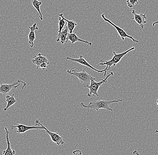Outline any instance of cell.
Wrapping results in <instances>:
<instances>
[{"instance_id": "1", "label": "cell", "mask_w": 158, "mask_h": 155, "mask_svg": "<svg viewBox=\"0 0 158 155\" xmlns=\"http://www.w3.org/2000/svg\"><path fill=\"white\" fill-rule=\"evenodd\" d=\"M123 100L121 99H118V100H98L90 102L88 104H85L84 103L82 102L81 104V107L84 108H86L88 110V113L90 109H95L97 111H98L99 109H104L109 111H113V109L110 107L109 105L113 103H118L120 101H122Z\"/></svg>"}, {"instance_id": "2", "label": "cell", "mask_w": 158, "mask_h": 155, "mask_svg": "<svg viewBox=\"0 0 158 155\" xmlns=\"http://www.w3.org/2000/svg\"><path fill=\"white\" fill-rule=\"evenodd\" d=\"M135 49V47H133L132 48H130V49H128L127 51H125V52H123V53H119V54H117L114 51H113L114 56L112 57V59L107 61H105L103 60H100L101 63H99V65H101V66L106 65V67L105 68V71L104 72V76L105 77V76L106 75V73L111 69L112 66H114V67L116 66V65L118 63H119L122 58L125 55H126L127 53H129L131 51L134 50Z\"/></svg>"}, {"instance_id": "3", "label": "cell", "mask_w": 158, "mask_h": 155, "mask_svg": "<svg viewBox=\"0 0 158 155\" xmlns=\"http://www.w3.org/2000/svg\"><path fill=\"white\" fill-rule=\"evenodd\" d=\"M86 68H85L82 71L78 72L75 70V67L68 70L67 72L70 75L75 76L77 78H78L80 82L81 83L83 88H88L90 85L91 82L92 80H96V78L92 76L91 75L86 72L85 71Z\"/></svg>"}, {"instance_id": "4", "label": "cell", "mask_w": 158, "mask_h": 155, "mask_svg": "<svg viewBox=\"0 0 158 155\" xmlns=\"http://www.w3.org/2000/svg\"><path fill=\"white\" fill-rule=\"evenodd\" d=\"M114 73L113 72H111L104 79H101V81L99 82H97L95 80H92L91 82L90 85L88 87V88L89 89V92L87 94V96L88 97H91L92 96H99V94L98 93V92L100 87L103 84L107 83V79L109 78L110 76H113Z\"/></svg>"}, {"instance_id": "5", "label": "cell", "mask_w": 158, "mask_h": 155, "mask_svg": "<svg viewBox=\"0 0 158 155\" xmlns=\"http://www.w3.org/2000/svg\"><path fill=\"white\" fill-rule=\"evenodd\" d=\"M11 129L14 128H17V130L16 131V133L18 134H23L25 133L27 131L31 130H38V129H44L43 125L40 122L39 120L37 119L35 122L34 126H27L23 124H18L15 126H10Z\"/></svg>"}, {"instance_id": "6", "label": "cell", "mask_w": 158, "mask_h": 155, "mask_svg": "<svg viewBox=\"0 0 158 155\" xmlns=\"http://www.w3.org/2000/svg\"><path fill=\"white\" fill-rule=\"evenodd\" d=\"M101 17L102 18V19H103L105 21L108 22L109 24L111 25V26H112L113 27H114V28H115V29L116 30V31H117L118 34L119 35V36H120V38H121V39H122V40H124V39H125V38H129V39H132V41H133V42H136V43H138V42H139V41H138V40H136V39H134L133 36L128 35V34H127L126 31H124V30L120 28V27H119L118 26H117L116 25L113 23L109 19H107V18H106L104 14H102Z\"/></svg>"}, {"instance_id": "7", "label": "cell", "mask_w": 158, "mask_h": 155, "mask_svg": "<svg viewBox=\"0 0 158 155\" xmlns=\"http://www.w3.org/2000/svg\"><path fill=\"white\" fill-rule=\"evenodd\" d=\"M21 83H23L26 85V83L20 80H18L16 82L11 84H1V87H0V92L4 95L9 93L13 88H16L19 87L20 86Z\"/></svg>"}, {"instance_id": "8", "label": "cell", "mask_w": 158, "mask_h": 155, "mask_svg": "<svg viewBox=\"0 0 158 155\" xmlns=\"http://www.w3.org/2000/svg\"><path fill=\"white\" fill-rule=\"evenodd\" d=\"M132 14L133 15L132 19L140 26L141 27L140 31L142 30L144 28V25L148 23V22L146 21L147 18L146 14L141 13L140 14H138L134 10H132Z\"/></svg>"}, {"instance_id": "9", "label": "cell", "mask_w": 158, "mask_h": 155, "mask_svg": "<svg viewBox=\"0 0 158 155\" xmlns=\"http://www.w3.org/2000/svg\"><path fill=\"white\" fill-rule=\"evenodd\" d=\"M66 58L68 60H71V61H73V62H76V63H78L79 64L83 65V66H85L86 67L90 68V69H92L94 71H96L97 72L102 73L103 72L105 71V69L103 70L100 71V70H97V69L94 68L91 65H90L89 63L87 62L86 60L84 58L83 56L82 55H80V58H77V59H76V58H70V57H67Z\"/></svg>"}, {"instance_id": "10", "label": "cell", "mask_w": 158, "mask_h": 155, "mask_svg": "<svg viewBox=\"0 0 158 155\" xmlns=\"http://www.w3.org/2000/svg\"><path fill=\"white\" fill-rule=\"evenodd\" d=\"M43 126L44 127V130L50 136L51 140L54 142L55 145H57L58 146L64 145V142L63 138L59 135V133L57 132H53L52 131H49L46 127L43 125Z\"/></svg>"}, {"instance_id": "11", "label": "cell", "mask_w": 158, "mask_h": 155, "mask_svg": "<svg viewBox=\"0 0 158 155\" xmlns=\"http://www.w3.org/2000/svg\"><path fill=\"white\" fill-rule=\"evenodd\" d=\"M32 62L33 64L36 65L37 69L40 68V65L42 63H45L48 65L49 64V60L40 53H39L36 56L35 55L34 56L32 59Z\"/></svg>"}, {"instance_id": "12", "label": "cell", "mask_w": 158, "mask_h": 155, "mask_svg": "<svg viewBox=\"0 0 158 155\" xmlns=\"http://www.w3.org/2000/svg\"><path fill=\"white\" fill-rule=\"evenodd\" d=\"M28 28L30 30V31L28 35V43H29L30 47L32 48L34 46V41L35 39V31L38 30V27L36 25V23H35L32 26L29 27Z\"/></svg>"}, {"instance_id": "13", "label": "cell", "mask_w": 158, "mask_h": 155, "mask_svg": "<svg viewBox=\"0 0 158 155\" xmlns=\"http://www.w3.org/2000/svg\"><path fill=\"white\" fill-rule=\"evenodd\" d=\"M76 34H77V32L73 33H69L68 37H67L66 42H67L69 40H70L72 44H74V43H76L77 42H81L88 44V45H90V46H91L92 45V43L91 42H88V41H86V40H83V39H80L79 37L77 36Z\"/></svg>"}, {"instance_id": "14", "label": "cell", "mask_w": 158, "mask_h": 155, "mask_svg": "<svg viewBox=\"0 0 158 155\" xmlns=\"http://www.w3.org/2000/svg\"><path fill=\"white\" fill-rule=\"evenodd\" d=\"M5 130L6 131V138L7 144V148L6 150L3 152V155H15V151L12 149L10 146V143L9 139V131L8 130L6 127H5Z\"/></svg>"}, {"instance_id": "15", "label": "cell", "mask_w": 158, "mask_h": 155, "mask_svg": "<svg viewBox=\"0 0 158 155\" xmlns=\"http://www.w3.org/2000/svg\"><path fill=\"white\" fill-rule=\"evenodd\" d=\"M59 17L63 18L64 20L67 22L68 24L67 26L68 27V29L69 30V33H73V31L75 27L77 25V22H75L74 21H70L69 20L66 19L64 17V14L63 13H61L60 14H59Z\"/></svg>"}, {"instance_id": "16", "label": "cell", "mask_w": 158, "mask_h": 155, "mask_svg": "<svg viewBox=\"0 0 158 155\" xmlns=\"http://www.w3.org/2000/svg\"><path fill=\"white\" fill-rule=\"evenodd\" d=\"M14 96V94H13L12 95H7L6 96V101L7 102V104L6 106L4 109L5 111H6L9 108L12 106L15 103L17 102Z\"/></svg>"}, {"instance_id": "17", "label": "cell", "mask_w": 158, "mask_h": 155, "mask_svg": "<svg viewBox=\"0 0 158 155\" xmlns=\"http://www.w3.org/2000/svg\"><path fill=\"white\" fill-rule=\"evenodd\" d=\"M69 30L68 29V27L66 26L65 29L62 31L61 34L59 36V42H61L62 44H65L67 43V38L69 32Z\"/></svg>"}, {"instance_id": "18", "label": "cell", "mask_w": 158, "mask_h": 155, "mask_svg": "<svg viewBox=\"0 0 158 155\" xmlns=\"http://www.w3.org/2000/svg\"><path fill=\"white\" fill-rule=\"evenodd\" d=\"M31 3H32V6L33 7L37 10V11L40 14V20H43V17L42 16V14H41V11L40 10V6L42 4V2H39L37 0H31Z\"/></svg>"}, {"instance_id": "19", "label": "cell", "mask_w": 158, "mask_h": 155, "mask_svg": "<svg viewBox=\"0 0 158 155\" xmlns=\"http://www.w3.org/2000/svg\"><path fill=\"white\" fill-rule=\"evenodd\" d=\"M65 23H66L65 21L63 18H62L59 17V30L58 31V34H57L58 37H57V39H56L57 42H59V36H60V35L62 31V30H63L64 27L65 26Z\"/></svg>"}, {"instance_id": "20", "label": "cell", "mask_w": 158, "mask_h": 155, "mask_svg": "<svg viewBox=\"0 0 158 155\" xmlns=\"http://www.w3.org/2000/svg\"><path fill=\"white\" fill-rule=\"evenodd\" d=\"M127 6L130 8L134 7L135 5L139 3L138 0H127L126 1Z\"/></svg>"}, {"instance_id": "21", "label": "cell", "mask_w": 158, "mask_h": 155, "mask_svg": "<svg viewBox=\"0 0 158 155\" xmlns=\"http://www.w3.org/2000/svg\"><path fill=\"white\" fill-rule=\"evenodd\" d=\"M73 155H82V153L80 150H76L73 152Z\"/></svg>"}, {"instance_id": "22", "label": "cell", "mask_w": 158, "mask_h": 155, "mask_svg": "<svg viewBox=\"0 0 158 155\" xmlns=\"http://www.w3.org/2000/svg\"><path fill=\"white\" fill-rule=\"evenodd\" d=\"M47 66H48V64H46V63H42V64L40 65V68H41V69H43V70H45V69L47 68Z\"/></svg>"}, {"instance_id": "23", "label": "cell", "mask_w": 158, "mask_h": 155, "mask_svg": "<svg viewBox=\"0 0 158 155\" xmlns=\"http://www.w3.org/2000/svg\"><path fill=\"white\" fill-rule=\"evenodd\" d=\"M133 154L135 155H141V154H140V153H139V152H138V151L137 150L133 151Z\"/></svg>"}, {"instance_id": "24", "label": "cell", "mask_w": 158, "mask_h": 155, "mask_svg": "<svg viewBox=\"0 0 158 155\" xmlns=\"http://www.w3.org/2000/svg\"><path fill=\"white\" fill-rule=\"evenodd\" d=\"M156 24H158V20L157 21L155 22H153L152 23V26H155Z\"/></svg>"}, {"instance_id": "25", "label": "cell", "mask_w": 158, "mask_h": 155, "mask_svg": "<svg viewBox=\"0 0 158 155\" xmlns=\"http://www.w3.org/2000/svg\"><path fill=\"white\" fill-rule=\"evenodd\" d=\"M155 102L157 103V106L158 107V99L157 100H156V101H155Z\"/></svg>"}, {"instance_id": "26", "label": "cell", "mask_w": 158, "mask_h": 155, "mask_svg": "<svg viewBox=\"0 0 158 155\" xmlns=\"http://www.w3.org/2000/svg\"><path fill=\"white\" fill-rule=\"evenodd\" d=\"M155 132H156V133H158V130H156V131H155Z\"/></svg>"}]
</instances>
